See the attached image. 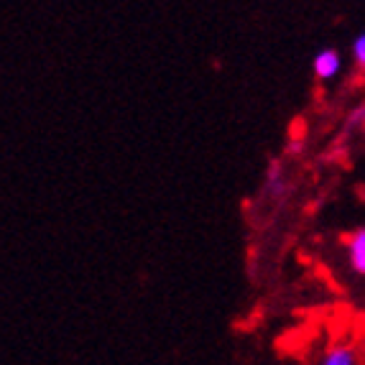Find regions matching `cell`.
I'll return each instance as SVG.
<instances>
[{"label": "cell", "instance_id": "7", "mask_svg": "<svg viewBox=\"0 0 365 365\" xmlns=\"http://www.w3.org/2000/svg\"><path fill=\"white\" fill-rule=\"evenodd\" d=\"M302 148H304V140H292V143L287 146V153H289V156H297Z\"/></svg>", "mask_w": 365, "mask_h": 365}, {"label": "cell", "instance_id": "3", "mask_svg": "<svg viewBox=\"0 0 365 365\" xmlns=\"http://www.w3.org/2000/svg\"><path fill=\"white\" fill-rule=\"evenodd\" d=\"M314 365H360L358 350L353 345H332L322 353Z\"/></svg>", "mask_w": 365, "mask_h": 365}, {"label": "cell", "instance_id": "8", "mask_svg": "<svg viewBox=\"0 0 365 365\" xmlns=\"http://www.w3.org/2000/svg\"><path fill=\"white\" fill-rule=\"evenodd\" d=\"M363 130H365V128H363Z\"/></svg>", "mask_w": 365, "mask_h": 365}, {"label": "cell", "instance_id": "6", "mask_svg": "<svg viewBox=\"0 0 365 365\" xmlns=\"http://www.w3.org/2000/svg\"><path fill=\"white\" fill-rule=\"evenodd\" d=\"M347 125H350V128H365V105H358V108L347 115Z\"/></svg>", "mask_w": 365, "mask_h": 365}, {"label": "cell", "instance_id": "1", "mask_svg": "<svg viewBox=\"0 0 365 365\" xmlns=\"http://www.w3.org/2000/svg\"><path fill=\"white\" fill-rule=\"evenodd\" d=\"M312 69H314V77L322 79V82H329L335 79L342 69V56L337 49H322L314 54V61H312Z\"/></svg>", "mask_w": 365, "mask_h": 365}, {"label": "cell", "instance_id": "4", "mask_svg": "<svg viewBox=\"0 0 365 365\" xmlns=\"http://www.w3.org/2000/svg\"><path fill=\"white\" fill-rule=\"evenodd\" d=\"M284 187H287V179H284V166L281 161H271L266 171V192L274 197L284 195Z\"/></svg>", "mask_w": 365, "mask_h": 365}, {"label": "cell", "instance_id": "2", "mask_svg": "<svg viewBox=\"0 0 365 365\" xmlns=\"http://www.w3.org/2000/svg\"><path fill=\"white\" fill-rule=\"evenodd\" d=\"M347 250V263L355 274L365 276V227H358L355 232H350L345 240Z\"/></svg>", "mask_w": 365, "mask_h": 365}, {"label": "cell", "instance_id": "5", "mask_svg": "<svg viewBox=\"0 0 365 365\" xmlns=\"http://www.w3.org/2000/svg\"><path fill=\"white\" fill-rule=\"evenodd\" d=\"M350 54H353V61L358 64L360 69L365 72V31L363 34H358L353 41V49H350Z\"/></svg>", "mask_w": 365, "mask_h": 365}]
</instances>
